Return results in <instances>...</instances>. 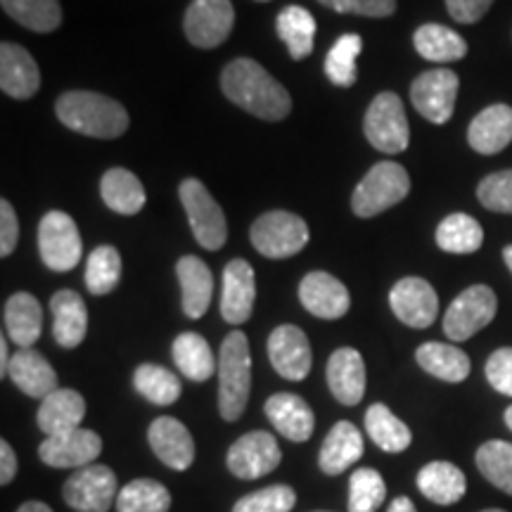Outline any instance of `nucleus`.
<instances>
[{
    "label": "nucleus",
    "mask_w": 512,
    "mask_h": 512,
    "mask_svg": "<svg viewBox=\"0 0 512 512\" xmlns=\"http://www.w3.org/2000/svg\"><path fill=\"white\" fill-rule=\"evenodd\" d=\"M102 453V439L93 430H72L57 434V437H46L38 446V456L50 467L60 470H81L95 463Z\"/></svg>",
    "instance_id": "2eb2a0df"
},
{
    "label": "nucleus",
    "mask_w": 512,
    "mask_h": 512,
    "mask_svg": "<svg viewBox=\"0 0 512 512\" xmlns=\"http://www.w3.org/2000/svg\"><path fill=\"white\" fill-rule=\"evenodd\" d=\"M252 389V354L245 332L235 330L223 339L219 354V411L235 422L245 413Z\"/></svg>",
    "instance_id": "7ed1b4c3"
},
{
    "label": "nucleus",
    "mask_w": 512,
    "mask_h": 512,
    "mask_svg": "<svg viewBox=\"0 0 512 512\" xmlns=\"http://www.w3.org/2000/svg\"><path fill=\"white\" fill-rule=\"evenodd\" d=\"M294 505H297V494L292 486L275 484L242 496L233 512H290Z\"/></svg>",
    "instance_id": "a18cd8bd"
},
{
    "label": "nucleus",
    "mask_w": 512,
    "mask_h": 512,
    "mask_svg": "<svg viewBox=\"0 0 512 512\" xmlns=\"http://www.w3.org/2000/svg\"><path fill=\"white\" fill-rule=\"evenodd\" d=\"M498 311L496 292L489 285H472L460 292L446 309L444 332L453 342H465L475 337L491 323Z\"/></svg>",
    "instance_id": "6e6552de"
},
{
    "label": "nucleus",
    "mask_w": 512,
    "mask_h": 512,
    "mask_svg": "<svg viewBox=\"0 0 512 512\" xmlns=\"http://www.w3.org/2000/svg\"><path fill=\"white\" fill-rule=\"evenodd\" d=\"M415 482H418L420 494L437 505L458 503L467 491V479L460 467L446 460H434L422 467Z\"/></svg>",
    "instance_id": "c756f323"
},
{
    "label": "nucleus",
    "mask_w": 512,
    "mask_h": 512,
    "mask_svg": "<svg viewBox=\"0 0 512 512\" xmlns=\"http://www.w3.org/2000/svg\"><path fill=\"white\" fill-rule=\"evenodd\" d=\"M477 197L484 209L496 211V214H512V169L482 178V183L477 185Z\"/></svg>",
    "instance_id": "49530a36"
},
{
    "label": "nucleus",
    "mask_w": 512,
    "mask_h": 512,
    "mask_svg": "<svg viewBox=\"0 0 512 512\" xmlns=\"http://www.w3.org/2000/svg\"><path fill=\"white\" fill-rule=\"evenodd\" d=\"M387 498V484L373 467L351 472L349 479V512H377Z\"/></svg>",
    "instance_id": "c03bdc74"
},
{
    "label": "nucleus",
    "mask_w": 512,
    "mask_h": 512,
    "mask_svg": "<svg viewBox=\"0 0 512 512\" xmlns=\"http://www.w3.org/2000/svg\"><path fill=\"white\" fill-rule=\"evenodd\" d=\"M121 278V256L117 247L102 245L95 247L86 264V287L95 297L110 294L119 285Z\"/></svg>",
    "instance_id": "37998d69"
},
{
    "label": "nucleus",
    "mask_w": 512,
    "mask_h": 512,
    "mask_svg": "<svg viewBox=\"0 0 512 512\" xmlns=\"http://www.w3.org/2000/svg\"><path fill=\"white\" fill-rule=\"evenodd\" d=\"M10 351H8V339H0V377H8L10 373Z\"/></svg>",
    "instance_id": "864d4df0"
},
{
    "label": "nucleus",
    "mask_w": 512,
    "mask_h": 512,
    "mask_svg": "<svg viewBox=\"0 0 512 512\" xmlns=\"http://www.w3.org/2000/svg\"><path fill=\"white\" fill-rule=\"evenodd\" d=\"M363 50V38L358 34H344L335 41L325 57V74L339 88H349L356 83V57Z\"/></svg>",
    "instance_id": "79ce46f5"
},
{
    "label": "nucleus",
    "mask_w": 512,
    "mask_h": 512,
    "mask_svg": "<svg viewBox=\"0 0 512 512\" xmlns=\"http://www.w3.org/2000/svg\"><path fill=\"white\" fill-rule=\"evenodd\" d=\"M174 363L192 382H207L216 373V358L207 339L197 332H183L174 339Z\"/></svg>",
    "instance_id": "f704fd0d"
},
{
    "label": "nucleus",
    "mask_w": 512,
    "mask_h": 512,
    "mask_svg": "<svg viewBox=\"0 0 512 512\" xmlns=\"http://www.w3.org/2000/svg\"><path fill=\"white\" fill-rule=\"evenodd\" d=\"M57 119L88 138L112 140L124 136L128 112L121 102L93 91H69L57 98Z\"/></svg>",
    "instance_id": "f03ea898"
},
{
    "label": "nucleus",
    "mask_w": 512,
    "mask_h": 512,
    "mask_svg": "<svg viewBox=\"0 0 512 512\" xmlns=\"http://www.w3.org/2000/svg\"><path fill=\"white\" fill-rule=\"evenodd\" d=\"M119 482L112 467L88 465L64 482L62 498L76 512H107L117 503Z\"/></svg>",
    "instance_id": "9d476101"
},
{
    "label": "nucleus",
    "mask_w": 512,
    "mask_h": 512,
    "mask_svg": "<svg viewBox=\"0 0 512 512\" xmlns=\"http://www.w3.org/2000/svg\"><path fill=\"white\" fill-rule=\"evenodd\" d=\"M53 311V335L55 342L64 349H76L86 339L88 332V309L79 292L60 290L50 299Z\"/></svg>",
    "instance_id": "bb28decb"
},
{
    "label": "nucleus",
    "mask_w": 512,
    "mask_h": 512,
    "mask_svg": "<svg viewBox=\"0 0 512 512\" xmlns=\"http://www.w3.org/2000/svg\"><path fill=\"white\" fill-rule=\"evenodd\" d=\"M283 460L278 441L271 432H247L228 448L226 465L238 479H259L273 472Z\"/></svg>",
    "instance_id": "ddd939ff"
},
{
    "label": "nucleus",
    "mask_w": 512,
    "mask_h": 512,
    "mask_svg": "<svg viewBox=\"0 0 512 512\" xmlns=\"http://www.w3.org/2000/svg\"><path fill=\"white\" fill-rule=\"evenodd\" d=\"M363 456V434L349 420H339L328 432L318 453V465L325 475L337 477L356 465Z\"/></svg>",
    "instance_id": "b1692460"
},
{
    "label": "nucleus",
    "mask_w": 512,
    "mask_h": 512,
    "mask_svg": "<svg viewBox=\"0 0 512 512\" xmlns=\"http://www.w3.org/2000/svg\"><path fill=\"white\" fill-rule=\"evenodd\" d=\"M256 299L254 268L245 259H233L223 271L221 316L230 325L247 323Z\"/></svg>",
    "instance_id": "6ab92c4d"
},
{
    "label": "nucleus",
    "mask_w": 512,
    "mask_h": 512,
    "mask_svg": "<svg viewBox=\"0 0 512 512\" xmlns=\"http://www.w3.org/2000/svg\"><path fill=\"white\" fill-rule=\"evenodd\" d=\"M503 259H505V266H508L510 273H512V245L503 249Z\"/></svg>",
    "instance_id": "4d7b16f0"
},
{
    "label": "nucleus",
    "mask_w": 512,
    "mask_h": 512,
    "mask_svg": "<svg viewBox=\"0 0 512 512\" xmlns=\"http://www.w3.org/2000/svg\"><path fill=\"white\" fill-rule=\"evenodd\" d=\"M408 192H411V176L401 164L377 162L356 185L351 195V209L361 219H373L406 200Z\"/></svg>",
    "instance_id": "20e7f679"
},
{
    "label": "nucleus",
    "mask_w": 512,
    "mask_h": 512,
    "mask_svg": "<svg viewBox=\"0 0 512 512\" xmlns=\"http://www.w3.org/2000/svg\"><path fill=\"white\" fill-rule=\"evenodd\" d=\"M10 380L17 384L19 392H24L29 399H46L55 392L57 387V373L50 366L48 358L38 354L36 349H19L12 356L10 363Z\"/></svg>",
    "instance_id": "a878e982"
},
{
    "label": "nucleus",
    "mask_w": 512,
    "mask_h": 512,
    "mask_svg": "<svg viewBox=\"0 0 512 512\" xmlns=\"http://www.w3.org/2000/svg\"><path fill=\"white\" fill-rule=\"evenodd\" d=\"M83 418H86V399L76 389H55L41 401L36 422L46 437H57L79 430Z\"/></svg>",
    "instance_id": "393cba45"
},
{
    "label": "nucleus",
    "mask_w": 512,
    "mask_h": 512,
    "mask_svg": "<svg viewBox=\"0 0 512 512\" xmlns=\"http://www.w3.org/2000/svg\"><path fill=\"white\" fill-rule=\"evenodd\" d=\"M17 512H53V510H50L48 505L41 503V501H29V503H24Z\"/></svg>",
    "instance_id": "6e6d98bb"
},
{
    "label": "nucleus",
    "mask_w": 512,
    "mask_h": 512,
    "mask_svg": "<svg viewBox=\"0 0 512 512\" xmlns=\"http://www.w3.org/2000/svg\"><path fill=\"white\" fill-rule=\"evenodd\" d=\"M505 425H508L510 432H512V406L505 408Z\"/></svg>",
    "instance_id": "13d9d810"
},
{
    "label": "nucleus",
    "mask_w": 512,
    "mask_h": 512,
    "mask_svg": "<svg viewBox=\"0 0 512 512\" xmlns=\"http://www.w3.org/2000/svg\"><path fill=\"white\" fill-rule=\"evenodd\" d=\"M389 306H392L394 316L401 323H406L408 328L425 330L437 320L439 297L427 280L408 275V278H401L392 287V292H389Z\"/></svg>",
    "instance_id": "4468645a"
},
{
    "label": "nucleus",
    "mask_w": 512,
    "mask_h": 512,
    "mask_svg": "<svg viewBox=\"0 0 512 512\" xmlns=\"http://www.w3.org/2000/svg\"><path fill=\"white\" fill-rule=\"evenodd\" d=\"M178 195H181L195 240L209 252H219L228 240V223L219 202L207 190V185L197 181V178H185L181 188H178Z\"/></svg>",
    "instance_id": "39448f33"
},
{
    "label": "nucleus",
    "mask_w": 512,
    "mask_h": 512,
    "mask_svg": "<svg viewBox=\"0 0 512 512\" xmlns=\"http://www.w3.org/2000/svg\"><path fill=\"white\" fill-rule=\"evenodd\" d=\"M147 441H150L152 453L162 460L171 470L183 472L188 470L195 460V441L188 427L181 420L162 415L147 430Z\"/></svg>",
    "instance_id": "f3484780"
},
{
    "label": "nucleus",
    "mask_w": 512,
    "mask_h": 512,
    "mask_svg": "<svg viewBox=\"0 0 512 512\" xmlns=\"http://www.w3.org/2000/svg\"><path fill=\"white\" fill-rule=\"evenodd\" d=\"M415 361H418V366L425 370V373L453 384L467 380V375H470V368H472L470 358H467L465 351L441 342L422 344V347H418V351H415Z\"/></svg>",
    "instance_id": "473e14b6"
},
{
    "label": "nucleus",
    "mask_w": 512,
    "mask_h": 512,
    "mask_svg": "<svg viewBox=\"0 0 512 512\" xmlns=\"http://www.w3.org/2000/svg\"><path fill=\"white\" fill-rule=\"evenodd\" d=\"M413 46L420 57L437 64L463 60L467 55L465 38L453 29L444 27V24H422V27L415 29Z\"/></svg>",
    "instance_id": "2f4dec72"
},
{
    "label": "nucleus",
    "mask_w": 512,
    "mask_h": 512,
    "mask_svg": "<svg viewBox=\"0 0 512 512\" xmlns=\"http://www.w3.org/2000/svg\"><path fill=\"white\" fill-rule=\"evenodd\" d=\"M264 411L266 418L271 420V425L275 427V432L283 434L285 439L297 441V444L311 439L313 427H316V418H313L311 406L302 399V396L290 392L273 394L271 399L266 401Z\"/></svg>",
    "instance_id": "412c9836"
},
{
    "label": "nucleus",
    "mask_w": 512,
    "mask_h": 512,
    "mask_svg": "<svg viewBox=\"0 0 512 512\" xmlns=\"http://www.w3.org/2000/svg\"><path fill=\"white\" fill-rule=\"evenodd\" d=\"M5 15L38 34H50L62 24L60 0H0Z\"/></svg>",
    "instance_id": "4c0bfd02"
},
{
    "label": "nucleus",
    "mask_w": 512,
    "mask_h": 512,
    "mask_svg": "<svg viewBox=\"0 0 512 512\" xmlns=\"http://www.w3.org/2000/svg\"><path fill=\"white\" fill-rule=\"evenodd\" d=\"M268 358L275 373L285 380L302 382L311 373V344L297 325H280L268 337Z\"/></svg>",
    "instance_id": "dca6fc26"
},
{
    "label": "nucleus",
    "mask_w": 512,
    "mask_h": 512,
    "mask_svg": "<svg viewBox=\"0 0 512 512\" xmlns=\"http://www.w3.org/2000/svg\"><path fill=\"white\" fill-rule=\"evenodd\" d=\"M460 79L451 69H430L422 72L411 86L413 107L432 124H446L456 110Z\"/></svg>",
    "instance_id": "9b49d317"
},
{
    "label": "nucleus",
    "mask_w": 512,
    "mask_h": 512,
    "mask_svg": "<svg viewBox=\"0 0 512 512\" xmlns=\"http://www.w3.org/2000/svg\"><path fill=\"white\" fill-rule=\"evenodd\" d=\"M178 283L183 292V313L188 318H202L214 297V275L197 256H183L176 264Z\"/></svg>",
    "instance_id": "c85d7f7f"
},
{
    "label": "nucleus",
    "mask_w": 512,
    "mask_h": 512,
    "mask_svg": "<svg viewBox=\"0 0 512 512\" xmlns=\"http://www.w3.org/2000/svg\"><path fill=\"white\" fill-rule=\"evenodd\" d=\"M235 24V10L230 0H192L185 10L183 29L192 46L216 48L230 36Z\"/></svg>",
    "instance_id": "f8f14e48"
},
{
    "label": "nucleus",
    "mask_w": 512,
    "mask_h": 512,
    "mask_svg": "<svg viewBox=\"0 0 512 512\" xmlns=\"http://www.w3.org/2000/svg\"><path fill=\"white\" fill-rule=\"evenodd\" d=\"M482 512H505V510H498V508H491V510H482Z\"/></svg>",
    "instance_id": "bf43d9fd"
},
{
    "label": "nucleus",
    "mask_w": 512,
    "mask_h": 512,
    "mask_svg": "<svg viewBox=\"0 0 512 512\" xmlns=\"http://www.w3.org/2000/svg\"><path fill=\"white\" fill-rule=\"evenodd\" d=\"M102 202L121 216H133L145 207V188L136 174L128 169H110L100 181Z\"/></svg>",
    "instance_id": "7c9ffc66"
},
{
    "label": "nucleus",
    "mask_w": 512,
    "mask_h": 512,
    "mask_svg": "<svg viewBox=\"0 0 512 512\" xmlns=\"http://www.w3.org/2000/svg\"><path fill=\"white\" fill-rule=\"evenodd\" d=\"M318 3L335 12H342V15L392 17L396 12V0H318Z\"/></svg>",
    "instance_id": "de8ad7c7"
},
{
    "label": "nucleus",
    "mask_w": 512,
    "mask_h": 512,
    "mask_svg": "<svg viewBox=\"0 0 512 512\" xmlns=\"http://www.w3.org/2000/svg\"><path fill=\"white\" fill-rule=\"evenodd\" d=\"M221 88L226 98L254 117L266 121L285 119L292 110V98L259 62L238 57L228 62L221 74Z\"/></svg>",
    "instance_id": "f257e3e1"
},
{
    "label": "nucleus",
    "mask_w": 512,
    "mask_h": 512,
    "mask_svg": "<svg viewBox=\"0 0 512 512\" xmlns=\"http://www.w3.org/2000/svg\"><path fill=\"white\" fill-rule=\"evenodd\" d=\"M467 143L479 155H498L512 143V107L491 105L472 119L467 128Z\"/></svg>",
    "instance_id": "5701e85b"
},
{
    "label": "nucleus",
    "mask_w": 512,
    "mask_h": 512,
    "mask_svg": "<svg viewBox=\"0 0 512 512\" xmlns=\"http://www.w3.org/2000/svg\"><path fill=\"white\" fill-rule=\"evenodd\" d=\"M387 512H418V510H415V503L411 501V498L399 496V498H394Z\"/></svg>",
    "instance_id": "5fc2aeb1"
},
{
    "label": "nucleus",
    "mask_w": 512,
    "mask_h": 512,
    "mask_svg": "<svg viewBox=\"0 0 512 512\" xmlns=\"http://www.w3.org/2000/svg\"><path fill=\"white\" fill-rule=\"evenodd\" d=\"M0 88L15 100L34 98L41 88V72L29 50L17 43L0 46Z\"/></svg>",
    "instance_id": "aec40b11"
},
{
    "label": "nucleus",
    "mask_w": 512,
    "mask_h": 512,
    "mask_svg": "<svg viewBox=\"0 0 512 512\" xmlns=\"http://www.w3.org/2000/svg\"><path fill=\"white\" fill-rule=\"evenodd\" d=\"M38 249L50 271L67 273L81 261L83 245L74 219L64 211H48L38 226Z\"/></svg>",
    "instance_id": "1a4fd4ad"
},
{
    "label": "nucleus",
    "mask_w": 512,
    "mask_h": 512,
    "mask_svg": "<svg viewBox=\"0 0 512 512\" xmlns=\"http://www.w3.org/2000/svg\"><path fill=\"white\" fill-rule=\"evenodd\" d=\"M19 240V221L15 209L8 200L0 202V256L15 252Z\"/></svg>",
    "instance_id": "3c124183"
},
{
    "label": "nucleus",
    "mask_w": 512,
    "mask_h": 512,
    "mask_svg": "<svg viewBox=\"0 0 512 512\" xmlns=\"http://www.w3.org/2000/svg\"><path fill=\"white\" fill-rule=\"evenodd\" d=\"M437 245L448 254H475L484 245V230L467 214H451L439 223Z\"/></svg>",
    "instance_id": "e433bc0d"
},
{
    "label": "nucleus",
    "mask_w": 512,
    "mask_h": 512,
    "mask_svg": "<svg viewBox=\"0 0 512 512\" xmlns=\"http://www.w3.org/2000/svg\"><path fill=\"white\" fill-rule=\"evenodd\" d=\"M17 475V456L8 441H0V484L8 486Z\"/></svg>",
    "instance_id": "603ef678"
},
{
    "label": "nucleus",
    "mask_w": 512,
    "mask_h": 512,
    "mask_svg": "<svg viewBox=\"0 0 512 512\" xmlns=\"http://www.w3.org/2000/svg\"><path fill=\"white\" fill-rule=\"evenodd\" d=\"M328 387L344 406H356L366 394V363L356 349L342 347L328 361Z\"/></svg>",
    "instance_id": "4be33fe9"
},
{
    "label": "nucleus",
    "mask_w": 512,
    "mask_h": 512,
    "mask_svg": "<svg viewBox=\"0 0 512 512\" xmlns=\"http://www.w3.org/2000/svg\"><path fill=\"white\" fill-rule=\"evenodd\" d=\"M280 41L290 50L292 60H304L313 53V43H316V19L302 5H287L280 10L278 22Z\"/></svg>",
    "instance_id": "72a5a7b5"
},
{
    "label": "nucleus",
    "mask_w": 512,
    "mask_h": 512,
    "mask_svg": "<svg viewBox=\"0 0 512 512\" xmlns=\"http://www.w3.org/2000/svg\"><path fill=\"white\" fill-rule=\"evenodd\" d=\"M366 432L370 434V439L387 453H403L413 441V434L408 430L406 422L396 418L384 403H373V406L368 408Z\"/></svg>",
    "instance_id": "c9c22d12"
},
{
    "label": "nucleus",
    "mask_w": 512,
    "mask_h": 512,
    "mask_svg": "<svg viewBox=\"0 0 512 512\" xmlns=\"http://www.w3.org/2000/svg\"><path fill=\"white\" fill-rule=\"evenodd\" d=\"M249 238L259 254L266 259H287L299 254L309 242V226L302 216L290 211H268L254 221Z\"/></svg>",
    "instance_id": "0eeeda50"
},
{
    "label": "nucleus",
    "mask_w": 512,
    "mask_h": 512,
    "mask_svg": "<svg viewBox=\"0 0 512 512\" xmlns=\"http://www.w3.org/2000/svg\"><path fill=\"white\" fill-rule=\"evenodd\" d=\"M368 143L384 155H399L411 143L406 107L396 93L384 91L370 102L366 121H363Z\"/></svg>",
    "instance_id": "423d86ee"
},
{
    "label": "nucleus",
    "mask_w": 512,
    "mask_h": 512,
    "mask_svg": "<svg viewBox=\"0 0 512 512\" xmlns=\"http://www.w3.org/2000/svg\"><path fill=\"white\" fill-rule=\"evenodd\" d=\"M494 0H446V10L460 24H475L491 10Z\"/></svg>",
    "instance_id": "8fccbe9b"
},
{
    "label": "nucleus",
    "mask_w": 512,
    "mask_h": 512,
    "mask_svg": "<svg viewBox=\"0 0 512 512\" xmlns=\"http://www.w3.org/2000/svg\"><path fill=\"white\" fill-rule=\"evenodd\" d=\"M133 384H136V392L145 396L147 401L155 403V406H171L181 396V380L157 363H143L136 368L133 375Z\"/></svg>",
    "instance_id": "58836bf2"
},
{
    "label": "nucleus",
    "mask_w": 512,
    "mask_h": 512,
    "mask_svg": "<svg viewBox=\"0 0 512 512\" xmlns=\"http://www.w3.org/2000/svg\"><path fill=\"white\" fill-rule=\"evenodd\" d=\"M261 3H266V0H261Z\"/></svg>",
    "instance_id": "052dcab7"
},
{
    "label": "nucleus",
    "mask_w": 512,
    "mask_h": 512,
    "mask_svg": "<svg viewBox=\"0 0 512 512\" xmlns=\"http://www.w3.org/2000/svg\"><path fill=\"white\" fill-rule=\"evenodd\" d=\"M484 373L498 394L512 396V347L496 349L486 361Z\"/></svg>",
    "instance_id": "09e8293b"
},
{
    "label": "nucleus",
    "mask_w": 512,
    "mask_h": 512,
    "mask_svg": "<svg viewBox=\"0 0 512 512\" xmlns=\"http://www.w3.org/2000/svg\"><path fill=\"white\" fill-rule=\"evenodd\" d=\"M299 302L309 313L323 320H337L349 311L351 297L344 283L325 271H313L299 285Z\"/></svg>",
    "instance_id": "a211bd4d"
},
{
    "label": "nucleus",
    "mask_w": 512,
    "mask_h": 512,
    "mask_svg": "<svg viewBox=\"0 0 512 512\" xmlns=\"http://www.w3.org/2000/svg\"><path fill=\"white\" fill-rule=\"evenodd\" d=\"M171 494L155 479H133L117 496V512H169Z\"/></svg>",
    "instance_id": "ea45409f"
},
{
    "label": "nucleus",
    "mask_w": 512,
    "mask_h": 512,
    "mask_svg": "<svg viewBox=\"0 0 512 512\" xmlns=\"http://www.w3.org/2000/svg\"><path fill=\"white\" fill-rule=\"evenodd\" d=\"M3 323L10 342L19 349H31L43 330V309L41 302L29 292H17L5 302Z\"/></svg>",
    "instance_id": "cd10ccee"
},
{
    "label": "nucleus",
    "mask_w": 512,
    "mask_h": 512,
    "mask_svg": "<svg viewBox=\"0 0 512 512\" xmlns=\"http://www.w3.org/2000/svg\"><path fill=\"white\" fill-rule=\"evenodd\" d=\"M477 470L489 484L512 496V444L510 441H486L477 451Z\"/></svg>",
    "instance_id": "a19ab883"
}]
</instances>
